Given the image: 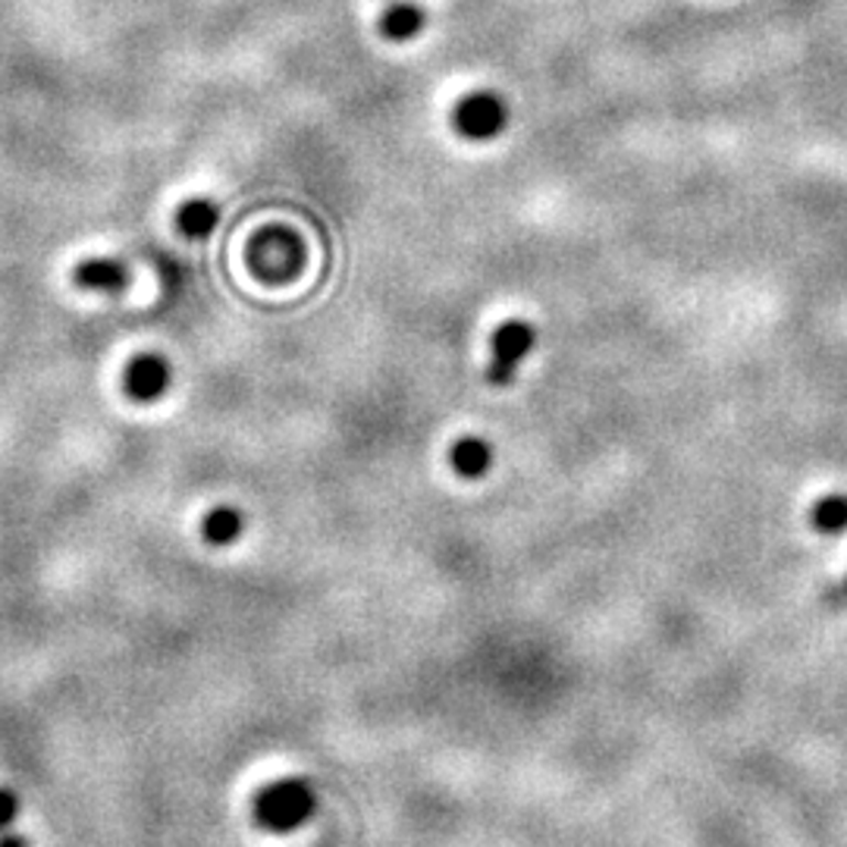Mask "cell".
I'll return each instance as SVG.
<instances>
[{
    "label": "cell",
    "mask_w": 847,
    "mask_h": 847,
    "mask_svg": "<svg viewBox=\"0 0 847 847\" xmlns=\"http://www.w3.org/2000/svg\"><path fill=\"white\" fill-rule=\"evenodd\" d=\"M0 847H29V838L20 835V832H10V828H3L0 832Z\"/></svg>",
    "instance_id": "cell-13"
},
{
    "label": "cell",
    "mask_w": 847,
    "mask_h": 847,
    "mask_svg": "<svg viewBox=\"0 0 847 847\" xmlns=\"http://www.w3.org/2000/svg\"><path fill=\"white\" fill-rule=\"evenodd\" d=\"M220 220V207L214 205L210 198H186L183 205L176 207V229L186 236V239H207L214 227Z\"/></svg>",
    "instance_id": "cell-9"
},
{
    "label": "cell",
    "mask_w": 847,
    "mask_h": 847,
    "mask_svg": "<svg viewBox=\"0 0 847 847\" xmlns=\"http://www.w3.org/2000/svg\"><path fill=\"white\" fill-rule=\"evenodd\" d=\"M453 126L455 132L468 142H493L499 132L509 126V104L490 88L468 91L455 104Z\"/></svg>",
    "instance_id": "cell-2"
},
{
    "label": "cell",
    "mask_w": 847,
    "mask_h": 847,
    "mask_svg": "<svg viewBox=\"0 0 847 847\" xmlns=\"http://www.w3.org/2000/svg\"><path fill=\"white\" fill-rule=\"evenodd\" d=\"M424 25H427V13L414 0H393L380 17V32L390 42H412L424 32Z\"/></svg>",
    "instance_id": "cell-8"
},
{
    "label": "cell",
    "mask_w": 847,
    "mask_h": 847,
    "mask_svg": "<svg viewBox=\"0 0 847 847\" xmlns=\"http://www.w3.org/2000/svg\"><path fill=\"white\" fill-rule=\"evenodd\" d=\"M317 810V794L308 779H280L261 788V794L254 797V823L268 832L286 835L308 823Z\"/></svg>",
    "instance_id": "cell-1"
},
{
    "label": "cell",
    "mask_w": 847,
    "mask_h": 847,
    "mask_svg": "<svg viewBox=\"0 0 847 847\" xmlns=\"http://www.w3.org/2000/svg\"><path fill=\"white\" fill-rule=\"evenodd\" d=\"M249 258L261 276L280 280V268H276V264H286L290 273L298 270V242H295L292 232H283V229L264 232V236H258V242H254V249L249 251Z\"/></svg>",
    "instance_id": "cell-6"
},
{
    "label": "cell",
    "mask_w": 847,
    "mask_h": 847,
    "mask_svg": "<svg viewBox=\"0 0 847 847\" xmlns=\"http://www.w3.org/2000/svg\"><path fill=\"white\" fill-rule=\"evenodd\" d=\"M132 273L113 254H88L73 268V283L83 292H104V295H123L129 290Z\"/></svg>",
    "instance_id": "cell-5"
},
{
    "label": "cell",
    "mask_w": 847,
    "mask_h": 847,
    "mask_svg": "<svg viewBox=\"0 0 847 847\" xmlns=\"http://www.w3.org/2000/svg\"><path fill=\"white\" fill-rule=\"evenodd\" d=\"M537 346V330L528 321H502L493 339H490V365H487V380L493 387H509L515 380L521 361Z\"/></svg>",
    "instance_id": "cell-3"
},
{
    "label": "cell",
    "mask_w": 847,
    "mask_h": 847,
    "mask_svg": "<svg viewBox=\"0 0 847 847\" xmlns=\"http://www.w3.org/2000/svg\"><path fill=\"white\" fill-rule=\"evenodd\" d=\"M20 816V797L10 788H0V832L10 828Z\"/></svg>",
    "instance_id": "cell-12"
},
{
    "label": "cell",
    "mask_w": 847,
    "mask_h": 847,
    "mask_svg": "<svg viewBox=\"0 0 847 847\" xmlns=\"http://www.w3.org/2000/svg\"><path fill=\"white\" fill-rule=\"evenodd\" d=\"M813 528L819 534H845L847 531V497H823L813 506Z\"/></svg>",
    "instance_id": "cell-11"
},
{
    "label": "cell",
    "mask_w": 847,
    "mask_h": 847,
    "mask_svg": "<svg viewBox=\"0 0 847 847\" xmlns=\"http://www.w3.org/2000/svg\"><path fill=\"white\" fill-rule=\"evenodd\" d=\"M246 531V515L236 506H217L202 521V534L210 546H232Z\"/></svg>",
    "instance_id": "cell-10"
},
{
    "label": "cell",
    "mask_w": 847,
    "mask_h": 847,
    "mask_svg": "<svg viewBox=\"0 0 847 847\" xmlns=\"http://www.w3.org/2000/svg\"><path fill=\"white\" fill-rule=\"evenodd\" d=\"M173 383V368L161 351H139L126 361L123 393L132 402H158Z\"/></svg>",
    "instance_id": "cell-4"
},
{
    "label": "cell",
    "mask_w": 847,
    "mask_h": 847,
    "mask_svg": "<svg viewBox=\"0 0 847 847\" xmlns=\"http://www.w3.org/2000/svg\"><path fill=\"white\" fill-rule=\"evenodd\" d=\"M449 465L458 477L477 480L493 468V449L480 436H458L449 449Z\"/></svg>",
    "instance_id": "cell-7"
}]
</instances>
